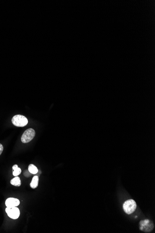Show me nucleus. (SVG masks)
<instances>
[{
    "mask_svg": "<svg viewBox=\"0 0 155 233\" xmlns=\"http://www.w3.org/2000/svg\"><path fill=\"white\" fill-rule=\"evenodd\" d=\"M12 123L14 125L19 127L25 126L28 124V120L24 116L22 115H16L12 119Z\"/></svg>",
    "mask_w": 155,
    "mask_h": 233,
    "instance_id": "obj_1",
    "label": "nucleus"
},
{
    "mask_svg": "<svg viewBox=\"0 0 155 233\" xmlns=\"http://www.w3.org/2000/svg\"><path fill=\"white\" fill-rule=\"evenodd\" d=\"M140 229L143 232H151L154 227V225L151 220L149 219L141 220L139 223Z\"/></svg>",
    "mask_w": 155,
    "mask_h": 233,
    "instance_id": "obj_2",
    "label": "nucleus"
},
{
    "mask_svg": "<svg viewBox=\"0 0 155 233\" xmlns=\"http://www.w3.org/2000/svg\"><path fill=\"white\" fill-rule=\"evenodd\" d=\"M137 208L136 202L132 199L126 201L123 205V209L124 212L128 215L132 214L135 211Z\"/></svg>",
    "mask_w": 155,
    "mask_h": 233,
    "instance_id": "obj_3",
    "label": "nucleus"
},
{
    "mask_svg": "<svg viewBox=\"0 0 155 233\" xmlns=\"http://www.w3.org/2000/svg\"><path fill=\"white\" fill-rule=\"evenodd\" d=\"M35 135V132L33 128H28L27 129L23 135L21 136V141L24 143H27L32 141Z\"/></svg>",
    "mask_w": 155,
    "mask_h": 233,
    "instance_id": "obj_4",
    "label": "nucleus"
},
{
    "mask_svg": "<svg viewBox=\"0 0 155 233\" xmlns=\"http://www.w3.org/2000/svg\"><path fill=\"white\" fill-rule=\"evenodd\" d=\"M5 210L8 214V216L13 219H17L18 218L20 215V210L16 207H7Z\"/></svg>",
    "mask_w": 155,
    "mask_h": 233,
    "instance_id": "obj_5",
    "label": "nucleus"
},
{
    "mask_svg": "<svg viewBox=\"0 0 155 233\" xmlns=\"http://www.w3.org/2000/svg\"><path fill=\"white\" fill-rule=\"evenodd\" d=\"M20 201L16 198H9L6 200L5 205L7 207H15L20 204Z\"/></svg>",
    "mask_w": 155,
    "mask_h": 233,
    "instance_id": "obj_6",
    "label": "nucleus"
},
{
    "mask_svg": "<svg viewBox=\"0 0 155 233\" xmlns=\"http://www.w3.org/2000/svg\"><path fill=\"white\" fill-rule=\"evenodd\" d=\"M39 180V177L38 176H34L33 177L32 181L30 183V187H31V188L34 189L38 186Z\"/></svg>",
    "mask_w": 155,
    "mask_h": 233,
    "instance_id": "obj_7",
    "label": "nucleus"
},
{
    "mask_svg": "<svg viewBox=\"0 0 155 233\" xmlns=\"http://www.w3.org/2000/svg\"><path fill=\"white\" fill-rule=\"evenodd\" d=\"M10 183L15 186L20 187L21 185V181L19 177L16 176L11 180Z\"/></svg>",
    "mask_w": 155,
    "mask_h": 233,
    "instance_id": "obj_8",
    "label": "nucleus"
},
{
    "mask_svg": "<svg viewBox=\"0 0 155 233\" xmlns=\"http://www.w3.org/2000/svg\"><path fill=\"white\" fill-rule=\"evenodd\" d=\"M13 175L15 176H17L20 175L21 172V169L18 167L17 165H14L13 166Z\"/></svg>",
    "mask_w": 155,
    "mask_h": 233,
    "instance_id": "obj_9",
    "label": "nucleus"
},
{
    "mask_svg": "<svg viewBox=\"0 0 155 233\" xmlns=\"http://www.w3.org/2000/svg\"><path fill=\"white\" fill-rule=\"evenodd\" d=\"M28 171L32 174H36L38 172V169L35 165L30 164L28 166Z\"/></svg>",
    "mask_w": 155,
    "mask_h": 233,
    "instance_id": "obj_10",
    "label": "nucleus"
},
{
    "mask_svg": "<svg viewBox=\"0 0 155 233\" xmlns=\"http://www.w3.org/2000/svg\"><path fill=\"white\" fill-rule=\"evenodd\" d=\"M3 150V146L2 144L0 143V155L2 154Z\"/></svg>",
    "mask_w": 155,
    "mask_h": 233,
    "instance_id": "obj_11",
    "label": "nucleus"
}]
</instances>
